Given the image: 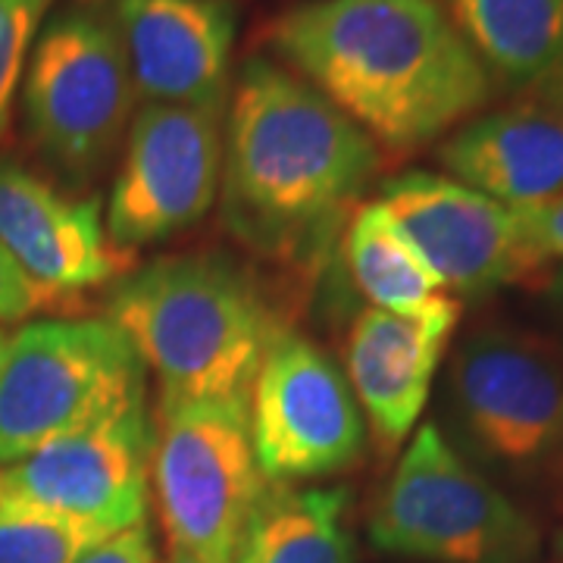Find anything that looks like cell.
Returning a JSON list of instances; mask_svg holds the SVG:
<instances>
[{
    "mask_svg": "<svg viewBox=\"0 0 563 563\" xmlns=\"http://www.w3.org/2000/svg\"><path fill=\"white\" fill-rule=\"evenodd\" d=\"M269 47L391 151L432 144L492 98L444 0H310L269 25Z\"/></svg>",
    "mask_w": 563,
    "mask_h": 563,
    "instance_id": "6da1fadb",
    "label": "cell"
},
{
    "mask_svg": "<svg viewBox=\"0 0 563 563\" xmlns=\"http://www.w3.org/2000/svg\"><path fill=\"white\" fill-rule=\"evenodd\" d=\"M379 173V144L266 57L239 73L222 141V210L263 254L313 251Z\"/></svg>",
    "mask_w": 563,
    "mask_h": 563,
    "instance_id": "7a4b0ae2",
    "label": "cell"
},
{
    "mask_svg": "<svg viewBox=\"0 0 563 563\" xmlns=\"http://www.w3.org/2000/svg\"><path fill=\"white\" fill-rule=\"evenodd\" d=\"M113 320L161 383V407L247 398L279 325L220 257H161L113 282Z\"/></svg>",
    "mask_w": 563,
    "mask_h": 563,
    "instance_id": "3957f363",
    "label": "cell"
},
{
    "mask_svg": "<svg viewBox=\"0 0 563 563\" xmlns=\"http://www.w3.org/2000/svg\"><path fill=\"white\" fill-rule=\"evenodd\" d=\"M144 376L107 317L22 322L0 361V466L144 404Z\"/></svg>",
    "mask_w": 563,
    "mask_h": 563,
    "instance_id": "277c9868",
    "label": "cell"
},
{
    "mask_svg": "<svg viewBox=\"0 0 563 563\" xmlns=\"http://www.w3.org/2000/svg\"><path fill=\"white\" fill-rule=\"evenodd\" d=\"M135 81L113 16L69 7L41 25L22 76L25 139L69 181L95 179L135 120Z\"/></svg>",
    "mask_w": 563,
    "mask_h": 563,
    "instance_id": "5b68a950",
    "label": "cell"
},
{
    "mask_svg": "<svg viewBox=\"0 0 563 563\" xmlns=\"http://www.w3.org/2000/svg\"><path fill=\"white\" fill-rule=\"evenodd\" d=\"M388 554L429 563H532L542 529L454 451L435 422L420 426L369 517Z\"/></svg>",
    "mask_w": 563,
    "mask_h": 563,
    "instance_id": "8992f818",
    "label": "cell"
},
{
    "mask_svg": "<svg viewBox=\"0 0 563 563\" xmlns=\"http://www.w3.org/2000/svg\"><path fill=\"white\" fill-rule=\"evenodd\" d=\"M151 479L169 561L235 563L266 492L247 398L161 407Z\"/></svg>",
    "mask_w": 563,
    "mask_h": 563,
    "instance_id": "52a82bcc",
    "label": "cell"
},
{
    "mask_svg": "<svg viewBox=\"0 0 563 563\" xmlns=\"http://www.w3.org/2000/svg\"><path fill=\"white\" fill-rule=\"evenodd\" d=\"M451 407L483 461L536 473L563 457V347L544 335L485 325L454 351Z\"/></svg>",
    "mask_w": 563,
    "mask_h": 563,
    "instance_id": "ba28073f",
    "label": "cell"
},
{
    "mask_svg": "<svg viewBox=\"0 0 563 563\" xmlns=\"http://www.w3.org/2000/svg\"><path fill=\"white\" fill-rule=\"evenodd\" d=\"M247 417L257 466L273 485L344 473L366 444V422L347 376L322 347L288 329L266 347Z\"/></svg>",
    "mask_w": 563,
    "mask_h": 563,
    "instance_id": "9c48e42d",
    "label": "cell"
},
{
    "mask_svg": "<svg viewBox=\"0 0 563 563\" xmlns=\"http://www.w3.org/2000/svg\"><path fill=\"white\" fill-rule=\"evenodd\" d=\"M222 141V107L144 103L129 125L107 203L113 244L135 254L203 220L220 191Z\"/></svg>",
    "mask_w": 563,
    "mask_h": 563,
    "instance_id": "30bf717a",
    "label": "cell"
},
{
    "mask_svg": "<svg viewBox=\"0 0 563 563\" xmlns=\"http://www.w3.org/2000/svg\"><path fill=\"white\" fill-rule=\"evenodd\" d=\"M376 203L451 295L542 285L551 261L520 232L514 210L451 176L410 169L385 179Z\"/></svg>",
    "mask_w": 563,
    "mask_h": 563,
    "instance_id": "8fae6325",
    "label": "cell"
},
{
    "mask_svg": "<svg viewBox=\"0 0 563 563\" xmlns=\"http://www.w3.org/2000/svg\"><path fill=\"white\" fill-rule=\"evenodd\" d=\"M157 429L147 404L0 466V495L117 536L147 520Z\"/></svg>",
    "mask_w": 563,
    "mask_h": 563,
    "instance_id": "7c38bea8",
    "label": "cell"
},
{
    "mask_svg": "<svg viewBox=\"0 0 563 563\" xmlns=\"http://www.w3.org/2000/svg\"><path fill=\"white\" fill-rule=\"evenodd\" d=\"M0 244L32 279L66 298L132 269V254L113 244L95 195L73 198L13 161H0Z\"/></svg>",
    "mask_w": 563,
    "mask_h": 563,
    "instance_id": "4fadbf2b",
    "label": "cell"
},
{
    "mask_svg": "<svg viewBox=\"0 0 563 563\" xmlns=\"http://www.w3.org/2000/svg\"><path fill=\"white\" fill-rule=\"evenodd\" d=\"M135 91L144 103L225 107L235 3L232 0H113Z\"/></svg>",
    "mask_w": 563,
    "mask_h": 563,
    "instance_id": "5bb4252c",
    "label": "cell"
},
{
    "mask_svg": "<svg viewBox=\"0 0 563 563\" xmlns=\"http://www.w3.org/2000/svg\"><path fill=\"white\" fill-rule=\"evenodd\" d=\"M439 161L466 188L507 210L563 195V113L551 103H514L466 120L442 141Z\"/></svg>",
    "mask_w": 563,
    "mask_h": 563,
    "instance_id": "9a60e30c",
    "label": "cell"
},
{
    "mask_svg": "<svg viewBox=\"0 0 563 563\" xmlns=\"http://www.w3.org/2000/svg\"><path fill=\"white\" fill-rule=\"evenodd\" d=\"M454 329L391 317L376 307L363 310L351 325L344 376L383 451H395L417 429Z\"/></svg>",
    "mask_w": 563,
    "mask_h": 563,
    "instance_id": "2e32d148",
    "label": "cell"
},
{
    "mask_svg": "<svg viewBox=\"0 0 563 563\" xmlns=\"http://www.w3.org/2000/svg\"><path fill=\"white\" fill-rule=\"evenodd\" d=\"M344 257L357 288L376 310L404 320L461 322V301L422 263L376 201L354 210L344 235Z\"/></svg>",
    "mask_w": 563,
    "mask_h": 563,
    "instance_id": "e0dca14e",
    "label": "cell"
},
{
    "mask_svg": "<svg viewBox=\"0 0 563 563\" xmlns=\"http://www.w3.org/2000/svg\"><path fill=\"white\" fill-rule=\"evenodd\" d=\"M344 488L266 485L235 563H351Z\"/></svg>",
    "mask_w": 563,
    "mask_h": 563,
    "instance_id": "ac0fdd59",
    "label": "cell"
},
{
    "mask_svg": "<svg viewBox=\"0 0 563 563\" xmlns=\"http://www.w3.org/2000/svg\"><path fill=\"white\" fill-rule=\"evenodd\" d=\"M463 38L507 85H539L563 63V0H444Z\"/></svg>",
    "mask_w": 563,
    "mask_h": 563,
    "instance_id": "d6986e66",
    "label": "cell"
},
{
    "mask_svg": "<svg viewBox=\"0 0 563 563\" xmlns=\"http://www.w3.org/2000/svg\"><path fill=\"white\" fill-rule=\"evenodd\" d=\"M107 539L85 520L0 495V563H79Z\"/></svg>",
    "mask_w": 563,
    "mask_h": 563,
    "instance_id": "ffe728a7",
    "label": "cell"
},
{
    "mask_svg": "<svg viewBox=\"0 0 563 563\" xmlns=\"http://www.w3.org/2000/svg\"><path fill=\"white\" fill-rule=\"evenodd\" d=\"M54 0H0V141L13 120L32 47Z\"/></svg>",
    "mask_w": 563,
    "mask_h": 563,
    "instance_id": "44dd1931",
    "label": "cell"
},
{
    "mask_svg": "<svg viewBox=\"0 0 563 563\" xmlns=\"http://www.w3.org/2000/svg\"><path fill=\"white\" fill-rule=\"evenodd\" d=\"M73 301L76 298H66L60 291H51L41 282L32 279L20 266V261L0 244V325L32 322V317L63 310Z\"/></svg>",
    "mask_w": 563,
    "mask_h": 563,
    "instance_id": "7402d4cb",
    "label": "cell"
},
{
    "mask_svg": "<svg viewBox=\"0 0 563 563\" xmlns=\"http://www.w3.org/2000/svg\"><path fill=\"white\" fill-rule=\"evenodd\" d=\"M514 217L520 222L526 242L542 251L548 261H563V195L554 201L514 210Z\"/></svg>",
    "mask_w": 563,
    "mask_h": 563,
    "instance_id": "603a6c76",
    "label": "cell"
},
{
    "mask_svg": "<svg viewBox=\"0 0 563 563\" xmlns=\"http://www.w3.org/2000/svg\"><path fill=\"white\" fill-rule=\"evenodd\" d=\"M79 563H161L157 561V544L147 523L122 529L110 536L95 551H88Z\"/></svg>",
    "mask_w": 563,
    "mask_h": 563,
    "instance_id": "cb8c5ba5",
    "label": "cell"
},
{
    "mask_svg": "<svg viewBox=\"0 0 563 563\" xmlns=\"http://www.w3.org/2000/svg\"><path fill=\"white\" fill-rule=\"evenodd\" d=\"M544 88V103H551L554 110H561L563 113V63L542 81Z\"/></svg>",
    "mask_w": 563,
    "mask_h": 563,
    "instance_id": "d4e9b609",
    "label": "cell"
},
{
    "mask_svg": "<svg viewBox=\"0 0 563 563\" xmlns=\"http://www.w3.org/2000/svg\"><path fill=\"white\" fill-rule=\"evenodd\" d=\"M3 351H7V335H3V329H0V361H3Z\"/></svg>",
    "mask_w": 563,
    "mask_h": 563,
    "instance_id": "484cf974",
    "label": "cell"
},
{
    "mask_svg": "<svg viewBox=\"0 0 563 563\" xmlns=\"http://www.w3.org/2000/svg\"><path fill=\"white\" fill-rule=\"evenodd\" d=\"M81 3H98V0H81Z\"/></svg>",
    "mask_w": 563,
    "mask_h": 563,
    "instance_id": "4316f807",
    "label": "cell"
},
{
    "mask_svg": "<svg viewBox=\"0 0 563 563\" xmlns=\"http://www.w3.org/2000/svg\"><path fill=\"white\" fill-rule=\"evenodd\" d=\"M169 563H191V561H169Z\"/></svg>",
    "mask_w": 563,
    "mask_h": 563,
    "instance_id": "83f0119b",
    "label": "cell"
}]
</instances>
